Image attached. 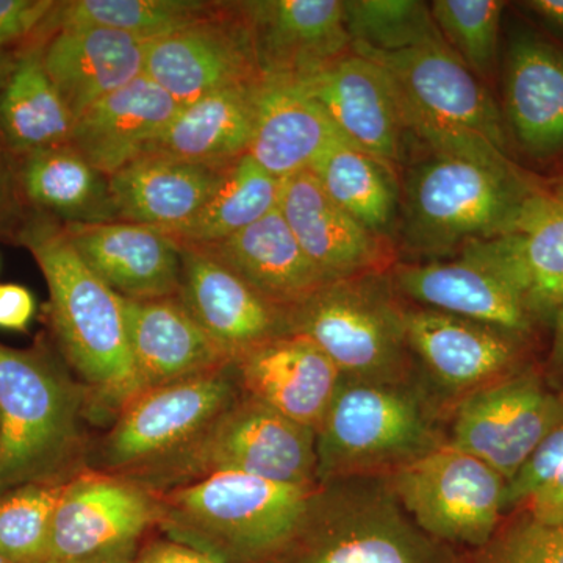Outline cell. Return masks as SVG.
Returning a JSON list of instances; mask_svg holds the SVG:
<instances>
[{
    "instance_id": "obj_10",
    "label": "cell",
    "mask_w": 563,
    "mask_h": 563,
    "mask_svg": "<svg viewBox=\"0 0 563 563\" xmlns=\"http://www.w3.org/2000/svg\"><path fill=\"white\" fill-rule=\"evenodd\" d=\"M387 479L418 528L448 547H487L506 510L507 483L501 474L450 443Z\"/></svg>"
},
{
    "instance_id": "obj_30",
    "label": "cell",
    "mask_w": 563,
    "mask_h": 563,
    "mask_svg": "<svg viewBox=\"0 0 563 563\" xmlns=\"http://www.w3.org/2000/svg\"><path fill=\"white\" fill-rule=\"evenodd\" d=\"M262 80L210 92L180 107L143 155L213 168L232 165L250 151Z\"/></svg>"
},
{
    "instance_id": "obj_17",
    "label": "cell",
    "mask_w": 563,
    "mask_h": 563,
    "mask_svg": "<svg viewBox=\"0 0 563 563\" xmlns=\"http://www.w3.org/2000/svg\"><path fill=\"white\" fill-rule=\"evenodd\" d=\"M279 210L325 284L385 276L398 263L391 240L336 206L312 172L280 180Z\"/></svg>"
},
{
    "instance_id": "obj_16",
    "label": "cell",
    "mask_w": 563,
    "mask_h": 563,
    "mask_svg": "<svg viewBox=\"0 0 563 563\" xmlns=\"http://www.w3.org/2000/svg\"><path fill=\"white\" fill-rule=\"evenodd\" d=\"M239 3L263 79L303 80L354 51L343 0Z\"/></svg>"
},
{
    "instance_id": "obj_28",
    "label": "cell",
    "mask_w": 563,
    "mask_h": 563,
    "mask_svg": "<svg viewBox=\"0 0 563 563\" xmlns=\"http://www.w3.org/2000/svg\"><path fill=\"white\" fill-rule=\"evenodd\" d=\"M229 166L141 155L109 177L118 220L161 231L187 224L209 201Z\"/></svg>"
},
{
    "instance_id": "obj_41",
    "label": "cell",
    "mask_w": 563,
    "mask_h": 563,
    "mask_svg": "<svg viewBox=\"0 0 563 563\" xmlns=\"http://www.w3.org/2000/svg\"><path fill=\"white\" fill-rule=\"evenodd\" d=\"M563 468V420L544 437L523 468L507 484L506 509L525 506Z\"/></svg>"
},
{
    "instance_id": "obj_25",
    "label": "cell",
    "mask_w": 563,
    "mask_h": 563,
    "mask_svg": "<svg viewBox=\"0 0 563 563\" xmlns=\"http://www.w3.org/2000/svg\"><path fill=\"white\" fill-rule=\"evenodd\" d=\"M144 41L101 27H63L43 44L44 68L74 120L144 74Z\"/></svg>"
},
{
    "instance_id": "obj_34",
    "label": "cell",
    "mask_w": 563,
    "mask_h": 563,
    "mask_svg": "<svg viewBox=\"0 0 563 563\" xmlns=\"http://www.w3.org/2000/svg\"><path fill=\"white\" fill-rule=\"evenodd\" d=\"M309 172L325 195L363 228L391 240L401 207L398 169L340 139Z\"/></svg>"
},
{
    "instance_id": "obj_3",
    "label": "cell",
    "mask_w": 563,
    "mask_h": 563,
    "mask_svg": "<svg viewBox=\"0 0 563 563\" xmlns=\"http://www.w3.org/2000/svg\"><path fill=\"white\" fill-rule=\"evenodd\" d=\"M46 279L51 318L70 365L111 407L139 396L124 298L81 261L63 225L33 222L22 232Z\"/></svg>"
},
{
    "instance_id": "obj_15",
    "label": "cell",
    "mask_w": 563,
    "mask_h": 563,
    "mask_svg": "<svg viewBox=\"0 0 563 563\" xmlns=\"http://www.w3.org/2000/svg\"><path fill=\"white\" fill-rule=\"evenodd\" d=\"M459 257L501 279L533 321L563 302V195L540 190L514 232L470 243Z\"/></svg>"
},
{
    "instance_id": "obj_46",
    "label": "cell",
    "mask_w": 563,
    "mask_h": 563,
    "mask_svg": "<svg viewBox=\"0 0 563 563\" xmlns=\"http://www.w3.org/2000/svg\"><path fill=\"white\" fill-rule=\"evenodd\" d=\"M14 58H16V54L11 52L9 47H0V91H2L3 84H5L10 70L13 68ZM0 141L3 143L2 133H0ZM7 195H9V169H7L3 147L0 144V207L5 202Z\"/></svg>"
},
{
    "instance_id": "obj_43",
    "label": "cell",
    "mask_w": 563,
    "mask_h": 563,
    "mask_svg": "<svg viewBox=\"0 0 563 563\" xmlns=\"http://www.w3.org/2000/svg\"><path fill=\"white\" fill-rule=\"evenodd\" d=\"M32 291L18 284H0V329L24 332L35 317Z\"/></svg>"
},
{
    "instance_id": "obj_12",
    "label": "cell",
    "mask_w": 563,
    "mask_h": 563,
    "mask_svg": "<svg viewBox=\"0 0 563 563\" xmlns=\"http://www.w3.org/2000/svg\"><path fill=\"white\" fill-rule=\"evenodd\" d=\"M236 398L232 365L209 376L196 377L140 393L121 409L103 446L111 468L136 472L162 461L195 440Z\"/></svg>"
},
{
    "instance_id": "obj_37",
    "label": "cell",
    "mask_w": 563,
    "mask_h": 563,
    "mask_svg": "<svg viewBox=\"0 0 563 563\" xmlns=\"http://www.w3.org/2000/svg\"><path fill=\"white\" fill-rule=\"evenodd\" d=\"M343 7L352 46L393 54L443 40L421 0H343Z\"/></svg>"
},
{
    "instance_id": "obj_18",
    "label": "cell",
    "mask_w": 563,
    "mask_h": 563,
    "mask_svg": "<svg viewBox=\"0 0 563 563\" xmlns=\"http://www.w3.org/2000/svg\"><path fill=\"white\" fill-rule=\"evenodd\" d=\"M404 332L429 379L459 401L510 376L520 361L518 336L454 314L406 307Z\"/></svg>"
},
{
    "instance_id": "obj_38",
    "label": "cell",
    "mask_w": 563,
    "mask_h": 563,
    "mask_svg": "<svg viewBox=\"0 0 563 563\" xmlns=\"http://www.w3.org/2000/svg\"><path fill=\"white\" fill-rule=\"evenodd\" d=\"M65 481L22 485L0 495V555L14 563H46L52 521Z\"/></svg>"
},
{
    "instance_id": "obj_26",
    "label": "cell",
    "mask_w": 563,
    "mask_h": 563,
    "mask_svg": "<svg viewBox=\"0 0 563 563\" xmlns=\"http://www.w3.org/2000/svg\"><path fill=\"white\" fill-rule=\"evenodd\" d=\"M180 107L143 74L77 118L69 144L98 172L110 177L141 157Z\"/></svg>"
},
{
    "instance_id": "obj_31",
    "label": "cell",
    "mask_w": 563,
    "mask_h": 563,
    "mask_svg": "<svg viewBox=\"0 0 563 563\" xmlns=\"http://www.w3.org/2000/svg\"><path fill=\"white\" fill-rule=\"evenodd\" d=\"M504 109L518 141L532 154L563 150V54L523 35L507 58Z\"/></svg>"
},
{
    "instance_id": "obj_14",
    "label": "cell",
    "mask_w": 563,
    "mask_h": 563,
    "mask_svg": "<svg viewBox=\"0 0 563 563\" xmlns=\"http://www.w3.org/2000/svg\"><path fill=\"white\" fill-rule=\"evenodd\" d=\"M157 520L150 488L124 476L81 474L66 484L55 510L47 562L81 561L135 547Z\"/></svg>"
},
{
    "instance_id": "obj_50",
    "label": "cell",
    "mask_w": 563,
    "mask_h": 563,
    "mask_svg": "<svg viewBox=\"0 0 563 563\" xmlns=\"http://www.w3.org/2000/svg\"><path fill=\"white\" fill-rule=\"evenodd\" d=\"M0 563H14V562H11V561H9V559L2 558V555H0Z\"/></svg>"
},
{
    "instance_id": "obj_21",
    "label": "cell",
    "mask_w": 563,
    "mask_h": 563,
    "mask_svg": "<svg viewBox=\"0 0 563 563\" xmlns=\"http://www.w3.org/2000/svg\"><path fill=\"white\" fill-rule=\"evenodd\" d=\"M243 395L317 432L342 384L331 358L301 333H285L232 362Z\"/></svg>"
},
{
    "instance_id": "obj_47",
    "label": "cell",
    "mask_w": 563,
    "mask_h": 563,
    "mask_svg": "<svg viewBox=\"0 0 563 563\" xmlns=\"http://www.w3.org/2000/svg\"><path fill=\"white\" fill-rule=\"evenodd\" d=\"M551 372L563 374V302L554 314V339L550 352Z\"/></svg>"
},
{
    "instance_id": "obj_45",
    "label": "cell",
    "mask_w": 563,
    "mask_h": 563,
    "mask_svg": "<svg viewBox=\"0 0 563 563\" xmlns=\"http://www.w3.org/2000/svg\"><path fill=\"white\" fill-rule=\"evenodd\" d=\"M136 563H217L209 555L188 544L172 542L151 547Z\"/></svg>"
},
{
    "instance_id": "obj_8",
    "label": "cell",
    "mask_w": 563,
    "mask_h": 563,
    "mask_svg": "<svg viewBox=\"0 0 563 563\" xmlns=\"http://www.w3.org/2000/svg\"><path fill=\"white\" fill-rule=\"evenodd\" d=\"M243 473L272 483L318 484L317 432L250 396H236L190 443L133 472L146 487L190 484L214 473ZM147 488V487H146Z\"/></svg>"
},
{
    "instance_id": "obj_4",
    "label": "cell",
    "mask_w": 563,
    "mask_h": 563,
    "mask_svg": "<svg viewBox=\"0 0 563 563\" xmlns=\"http://www.w3.org/2000/svg\"><path fill=\"white\" fill-rule=\"evenodd\" d=\"M539 191L521 172L429 154L401 187L402 243L426 257L459 254L470 243L514 232Z\"/></svg>"
},
{
    "instance_id": "obj_2",
    "label": "cell",
    "mask_w": 563,
    "mask_h": 563,
    "mask_svg": "<svg viewBox=\"0 0 563 563\" xmlns=\"http://www.w3.org/2000/svg\"><path fill=\"white\" fill-rule=\"evenodd\" d=\"M352 47L385 70L404 131L424 144L429 154L455 155L520 173L507 154L495 99L444 40L393 54Z\"/></svg>"
},
{
    "instance_id": "obj_6",
    "label": "cell",
    "mask_w": 563,
    "mask_h": 563,
    "mask_svg": "<svg viewBox=\"0 0 563 563\" xmlns=\"http://www.w3.org/2000/svg\"><path fill=\"white\" fill-rule=\"evenodd\" d=\"M284 563H457L448 544L421 531L387 476H352L318 485Z\"/></svg>"
},
{
    "instance_id": "obj_1",
    "label": "cell",
    "mask_w": 563,
    "mask_h": 563,
    "mask_svg": "<svg viewBox=\"0 0 563 563\" xmlns=\"http://www.w3.org/2000/svg\"><path fill=\"white\" fill-rule=\"evenodd\" d=\"M318 485L214 473L155 496L157 521L179 543H188L211 559L220 555L242 563L276 561L306 526Z\"/></svg>"
},
{
    "instance_id": "obj_36",
    "label": "cell",
    "mask_w": 563,
    "mask_h": 563,
    "mask_svg": "<svg viewBox=\"0 0 563 563\" xmlns=\"http://www.w3.org/2000/svg\"><path fill=\"white\" fill-rule=\"evenodd\" d=\"M279 198L280 180L246 154L225 169L217 190L190 222L162 232L177 243L221 242L277 209Z\"/></svg>"
},
{
    "instance_id": "obj_40",
    "label": "cell",
    "mask_w": 563,
    "mask_h": 563,
    "mask_svg": "<svg viewBox=\"0 0 563 563\" xmlns=\"http://www.w3.org/2000/svg\"><path fill=\"white\" fill-rule=\"evenodd\" d=\"M479 563H563V525L542 523L526 514L493 537Z\"/></svg>"
},
{
    "instance_id": "obj_27",
    "label": "cell",
    "mask_w": 563,
    "mask_h": 563,
    "mask_svg": "<svg viewBox=\"0 0 563 563\" xmlns=\"http://www.w3.org/2000/svg\"><path fill=\"white\" fill-rule=\"evenodd\" d=\"M198 247L288 312L325 285L279 207L235 235Z\"/></svg>"
},
{
    "instance_id": "obj_49",
    "label": "cell",
    "mask_w": 563,
    "mask_h": 563,
    "mask_svg": "<svg viewBox=\"0 0 563 563\" xmlns=\"http://www.w3.org/2000/svg\"><path fill=\"white\" fill-rule=\"evenodd\" d=\"M135 547L122 548V550L110 551V553L95 555V558L81 559L74 562H47V563H136Z\"/></svg>"
},
{
    "instance_id": "obj_51",
    "label": "cell",
    "mask_w": 563,
    "mask_h": 563,
    "mask_svg": "<svg viewBox=\"0 0 563 563\" xmlns=\"http://www.w3.org/2000/svg\"><path fill=\"white\" fill-rule=\"evenodd\" d=\"M559 191H561V192H562V195H563V187H562V188H561V190H559Z\"/></svg>"
},
{
    "instance_id": "obj_33",
    "label": "cell",
    "mask_w": 563,
    "mask_h": 563,
    "mask_svg": "<svg viewBox=\"0 0 563 563\" xmlns=\"http://www.w3.org/2000/svg\"><path fill=\"white\" fill-rule=\"evenodd\" d=\"M21 184L33 206L65 224H98L118 220L109 177L70 144L24 157Z\"/></svg>"
},
{
    "instance_id": "obj_22",
    "label": "cell",
    "mask_w": 563,
    "mask_h": 563,
    "mask_svg": "<svg viewBox=\"0 0 563 563\" xmlns=\"http://www.w3.org/2000/svg\"><path fill=\"white\" fill-rule=\"evenodd\" d=\"M124 312L139 395L232 365L228 352L203 331L179 296L124 299Z\"/></svg>"
},
{
    "instance_id": "obj_44",
    "label": "cell",
    "mask_w": 563,
    "mask_h": 563,
    "mask_svg": "<svg viewBox=\"0 0 563 563\" xmlns=\"http://www.w3.org/2000/svg\"><path fill=\"white\" fill-rule=\"evenodd\" d=\"M526 514L542 523L563 525V468L525 504Z\"/></svg>"
},
{
    "instance_id": "obj_23",
    "label": "cell",
    "mask_w": 563,
    "mask_h": 563,
    "mask_svg": "<svg viewBox=\"0 0 563 563\" xmlns=\"http://www.w3.org/2000/svg\"><path fill=\"white\" fill-rule=\"evenodd\" d=\"M63 231L88 268L121 298L179 295L180 246L165 232L125 221L63 224Z\"/></svg>"
},
{
    "instance_id": "obj_13",
    "label": "cell",
    "mask_w": 563,
    "mask_h": 563,
    "mask_svg": "<svg viewBox=\"0 0 563 563\" xmlns=\"http://www.w3.org/2000/svg\"><path fill=\"white\" fill-rule=\"evenodd\" d=\"M144 76L181 107L210 92L262 80L239 2L191 27L146 44Z\"/></svg>"
},
{
    "instance_id": "obj_39",
    "label": "cell",
    "mask_w": 563,
    "mask_h": 563,
    "mask_svg": "<svg viewBox=\"0 0 563 563\" xmlns=\"http://www.w3.org/2000/svg\"><path fill=\"white\" fill-rule=\"evenodd\" d=\"M506 3L499 0H433V22L450 49L479 79L495 73L499 25Z\"/></svg>"
},
{
    "instance_id": "obj_35",
    "label": "cell",
    "mask_w": 563,
    "mask_h": 563,
    "mask_svg": "<svg viewBox=\"0 0 563 563\" xmlns=\"http://www.w3.org/2000/svg\"><path fill=\"white\" fill-rule=\"evenodd\" d=\"M222 7L207 0H69L55 2L41 31L101 27L151 43L209 20Z\"/></svg>"
},
{
    "instance_id": "obj_24",
    "label": "cell",
    "mask_w": 563,
    "mask_h": 563,
    "mask_svg": "<svg viewBox=\"0 0 563 563\" xmlns=\"http://www.w3.org/2000/svg\"><path fill=\"white\" fill-rule=\"evenodd\" d=\"M387 279L398 298L418 307L483 322L518 339L531 332L533 320L517 295L495 274L465 258L398 262Z\"/></svg>"
},
{
    "instance_id": "obj_7",
    "label": "cell",
    "mask_w": 563,
    "mask_h": 563,
    "mask_svg": "<svg viewBox=\"0 0 563 563\" xmlns=\"http://www.w3.org/2000/svg\"><path fill=\"white\" fill-rule=\"evenodd\" d=\"M84 395L40 350L0 344V495L62 481L79 448Z\"/></svg>"
},
{
    "instance_id": "obj_20",
    "label": "cell",
    "mask_w": 563,
    "mask_h": 563,
    "mask_svg": "<svg viewBox=\"0 0 563 563\" xmlns=\"http://www.w3.org/2000/svg\"><path fill=\"white\" fill-rule=\"evenodd\" d=\"M179 299L232 362L258 344L291 333L290 312L263 298L201 247L179 243Z\"/></svg>"
},
{
    "instance_id": "obj_19",
    "label": "cell",
    "mask_w": 563,
    "mask_h": 563,
    "mask_svg": "<svg viewBox=\"0 0 563 563\" xmlns=\"http://www.w3.org/2000/svg\"><path fill=\"white\" fill-rule=\"evenodd\" d=\"M291 84L320 103L347 143L391 168L401 166L409 136L391 81L376 62L352 51L320 73Z\"/></svg>"
},
{
    "instance_id": "obj_11",
    "label": "cell",
    "mask_w": 563,
    "mask_h": 563,
    "mask_svg": "<svg viewBox=\"0 0 563 563\" xmlns=\"http://www.w3.org/2000/svg\"><path fill=\"white\" fill-rule=\"evenodd\" d=\"M563 420V401L536 374L514 373L455 404L448 443L474 455L506 483Z\"/></svg>"
},
{
    "instance_id": "obj_29",
    "label": "cell",
    "mask_w": 563,
    "mask_h": 563,
    "mask_svg": "<svg viewBox=\"0 0 563 563\" xmlns=\"http://www.w3.org/2000/svg\"><path fill=\"white\" fill-rule=\"evenodd\" d=\"M343 139L320 103L291 81L263 79L247 154L266 173L284 180L309 172Z\"/></svg>"
},
{
    "instance_id": "obj_32",
    "label": "cell",
    "mask_w": 563,
    "mask_h": 563,
    "mask_svg": "<svg viewBox=\"0 0 563 563\" xmlns=\"http://www.w3.org/2000/svg\"><path fill=\"white\" fill-rule=\"evenodd\" d=\"M73 114L44 68L43 44L16 54L0 91L3 143L22 157L70 143Z\"/></svg>"
},
{
    "instance_id": "obj_5",
    "label": "cell",
    "mask_w": 563,
    "mask_h": 563,
    "mask_svg": "<svg viewBox=\"0 0 563 563\" xmlns=\"http://www.w3.org/2000/svg\"><path fill=\"white\" fill-rule=\"evenodd\" d=\"M448 443L417 380L342 379L317 431L318 484L388 476Z\"/></svg>"
},
{
    "instance_id": "obj_42",
    "label": "cell",
    "mask_w": 563,
    "mask_h": 563,
    "mask_svg": "<svg viewBox=\"0 0 563 563\" xmlns=\"http://www.w3.org/2000/svg\"><path fill=\"white\" fill-rule=\"evenodd\" d=\"M54 7L49 0H0V47L41 31Z\"/></svg>"
},
{
    "instance_id": "obj_48",
    "label": "cell",
    "mask_w": 563,
    "mask_h": 563,
    "mask_svg": "<svg viewBox=\"0 0 563 563\" xmlns=\"http://www.w3.org/2000/svg\"><path fill=\"white\" fill-rule=\"evenodd\" d=\"M526 5L536 11L544 21L563 29V0H532Z\"/></svg>"
},
{
    "instance_id": "obj_9",
    "label": "cell",
    "mask_w": 563,
    "mask_h": 563,
    "mask_svg": "<svg viewBox=\"0 0 563 563\" xmlns=\"http://www.w3.org/2000/svg\"><path fill=\"white\" fill-rule=\"evenodd\" d=\"M402 310L387 274L332 282L290 310L291 332L312 340L344 379L406 383L415 358Z\"/></svg>"
}]
</instances>
